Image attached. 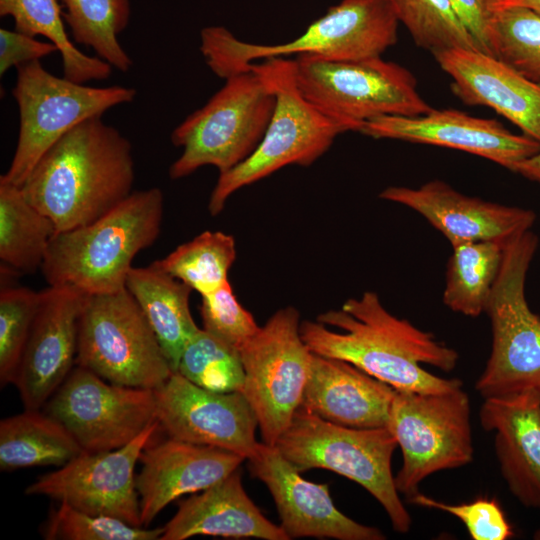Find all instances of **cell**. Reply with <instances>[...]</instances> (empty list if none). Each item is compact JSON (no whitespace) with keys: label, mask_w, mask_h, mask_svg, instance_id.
<instances>
[{"label":"cell","mask_w":540,"mask_h":540,"mask_svg":"<svg viewBox=\"0 0 540 540\" xmlns=\"http://www.w3.org/2000/svg\"><path fill=\"white\" fill-rule=\"evenodd\" d=\"M154 393L160 429L168 437L225 449L246 460L256 451L258 421L242 392L210 391L174 372Z\"/></svg>","instance_id":"cell-16"},{"label":"cell","mask_w":540,"mask_h":540,"mask_svg":"<svg viewBox=\"0 0 540 540\" xmlns=\"http://www.w3.org/2000/svg\"><path fill=\"white\" fill-rule=\"evenodd\" d=\"M74 41L92 48L102 60L121 72L133 62L118 41L127 27L130 0H61Z\"/></svg>","instance_id":"cell-31"},{"label":"cell","mask_w":540,"mask_h":540,"mask_svg":"<svg viewBox=\"0 0 540 540\" xmlns=\"http://www.w3.org/2000/svg\"><path fill=\"white\" fill-rule=\"evenodd\" d=\"M260 65L275 93L274 112L254 152L233 169L219 174L208 203L212 216L218 215L229 197L241 188L288 165L309 166L338 135L356 132L352 125L327 116L303 96L294 78L292 59L269 58Z\"/></svg>","instance_id":"cell-7"},{"label":"cell","mask_w":540,"mask_h":540,"mask_svg":"<svg viewBox=\"0 0 540 540\" xmlns=\"http://www.w3.org/2000/svg\"><path fill=\"white\" fill-rule=\"evenodd\" d=\"M534 539L540 540V530L534 534Z\"/></svg>","instance_id":"cell-44"},{"label":"cell","mask_w":540,"mask_h":540,"mask_svg":"<svg viewBox=\"0 0 540 540\" xmlns=\"http://www.w3.org/2000/svg\"><path fill=\"white\" fill-rule=\"evenodd\" d=\"M177 373L214 392H242L244 368L240 353L199 329L186 344Z\"/></svg>","instance_id":"cell-34"},{"label":"cell","mask_w":540,"mask_h":540,"mask_svg":"<svg viewBox=\"0 0 540 540\" xmlns=\"http://www.w3.org/2000/svg\"><path fill=\"white\" fill-rule=\"evenodd\" d=\"M507 243L473 241L451 245L443 291L446 307L468 317L485 313Z\"/></svg>","instance_id":"cell-29"},{"label":"cell","mask_w":540,"mask_h":540,"mask_svg":"<svg viewBox=\"0 0 540 540\" xmlns=\"http://www.w3.org/2000/svg\"><path fill=\"white\" fill-rule=\"evenodd\" d=\"M41 409L0 421V468L2 471L37 466H63L83 450L56 419Z\"/></svg>","instance_id":"cell-27"},{"label":"cell","mask_w":540,"mask_h":540,"mask_svg":"<svg viewBox=\"0 0 540 540\" xmlns=\"http://www.w3.org/2000/svg\"><path fill=\"white\" fill-rule=\"evenodd\" d=\"M86 298L67 285H49L40 291L14 383L25 409L43 408L76 365L79 319Z\"/></svg>","instance_id":"cell-17"},{"label":"cell","mask_w":540,"mask_h":540,"mask_svg":"<svg viewBox=\"0 0 540 540\" xmlns=\"http://www.w3.org/2000/svg\"><path fill=\"white\" fill-rule=\"evenodd\" d=\"M360 133L464 151L512 171L540 150V142L510 132L495 119L479 118L455 109H432L417 116L387 115L362 124Z\"/></svg>","instance_id":"cell-18"},{"label":"cell","mask_w":540,"mask_h":540,"mask_svg":"<svg viewBox=\"0 0 540 540\" xmlns=\"http://www.w3.org/2000/svg\"><path fill=\"white\" fill-rule=\"evenodd\" d=\"M292 65L303 96L327 116L352 125L356 132L376 117L417 116L433 109L420 96L413 74L381 56L333 60L298 55Z\"/></svg>","instance_id":"cell-9"},{"label":"cell","mask_w":540,"mask_h":540,"mask_svg":"<svg viewBox=\"0 0 540 540\" xmlns=\"http://www.w3.org/2000/svg\"><path fill=\"white\" fill-rule=\"evenodd\" d=\"M134 180L130 141L98 116L79 123L51 146L21 189L58 233L107 214L133 192Z\"/></svg>","instance_id":"cell-2"},{"label":"cell","mask_w":540,"mask_h":540,"mask_svg":"<svg viewBox=\"0 0 540 540\" xmlns=\"http://www.w3.org/2000/svg\"><path fill=\"white\" fill-rule=\"evenodd\" d=\"M236 254L233 236L204 231L152 263L204 296L229 281Z\"/></svg>","instance_id":"cell-32"},{"label":"cell","mask_w":540,"mask_h":540,"mask_svg":"<svg viewBox=\"0 0 540 540\" xmlns=\"http://www.w3.org/2000/svg\"><path fill=\"white\" fill-rule=\"evenodd\" d=\"M503 7H524L540 14V0H505L500 8Z\"/></svg>","instance_id":"cell-43"},{"label":"cell","mask_w":540,"mask_h":540,"mask_svg":"<svg viewBox=\"0 0 540 540\" xmlns=\"http://www.w3.org/2000/svg\"><path fill=\"white\" fill-rule=\"evenodd\" d=\"M164 528L134 526L118 518L80 511L59 502L53 508L41 534L47 540H160Z\"/></svg>","instance_id":"cell-37"},{"label":"cell","mask_w":540,"mask_h":540,"mask_svg":"<svg viewBox=\"0 0 540 540\" xmlns=\"http://www.w3.org/2000/svg\"><path fill=\"white\" fill-rule=\"evenodd\" d=\"M408 501L451 514L464 524L473 540H507L514 536L513 528L496 498L479 497L467 503L451 504L418 492Z\"/></svg>","instance_id":"cell-39"},{"label":"cell","mask_w":540,"mask_h":540,"mask_svg":"<svg viewBox=\"0 0 540 540\" xmlns=\"http://www.w3.org/2000/svg\"><path fill=\"white\" fill-rule=\"evenodd\" d=\"M251 475L270 491L280 526L290 539L301 537L337 540H383L376 527L363 525L339 511L327 484L304 479L274 445L258 444L248 459Z\"/></svg>","instance_id":"cell-19"},{"label":"cell","mask_w":540,"mask_h":540,"mask_svg":"<svg viewBox=\"0 0 540 540\" xmlns=\"http://www.w3.org/2000/svg\"><path fill=\"white\" fill-rule=\"evenodd\" d=\"M126 288L142 309L173 372H177L182 352L200 329L190 310L188 285L151 263L132 267Z\"/></svg>","instance_id":"cell-26"},{"label":"cell","mask_w":540,"mask_h":540,"mask_svg":"<svg viewBox=\"0 0 540 540\" xmlns=\"http://www.w3.org/2000/svg\"><path fill=\"white\" fill-rule=\"evenodd\" d=\"M163 528L160 540L193 536L290 540L282 527L269 521L249 498L242 485L240 467L182 500Z\"/></svg>","instance_id":"cell-25"},{"label":"cell","mask_w":540,"mask_h":540,"mask_svg":"<svg viewBox=\"0 0 540 540\" xmlns=\"http://www.w3.org/2000/svg\"><path fill=\"white\" fill-rule=\"evenodd\" d=\"M492 56L540 87V14L503 7L495 16Z\"/></svg>","instance_id":"cell-35"},{"label":"cell","mask_w":540,"mask_h":540,"mask_svg":"<svg viewBox=\"0 0 540 540\" xmlns=\"http://www.w3.org/2000/svg\"><path fill=\"white\" fill-rule=\"evenodd\" d=\"M512 172L540 184V150L531 157L516 164Z\"/></svg>","instance_id":"cell-42"},{"label":"cell","mask_w":540,"mask_h":540,"mask_svg":"<svg viewBox=\"0 0 540 540\" xmlns=\"http://www.w3.org/2000/svg\"><path fill=\"white\" fill-rule=\"evenodd\" d=\"M300 334L311 352L349 362L397 391L437 393L463 384L423 368L426 364L450 372L457 365V351L392 315L372 291L321 313L316 322H301Z\"/></svg>","instance_id":"cell-1"},{"label":"cell","mask_w":540,"mask_h":540,"mask_svg":"<svg viewBox=\"0 0 540 540\" xmlns=\"http://www.w3.org/2000/svg\"><path fill=\"white\" fill-rule=\"evenodd\" d=\"M390 1L415 44L432 55L453 48L480 50L450 0Z\"/></svg>","instance_id":"cell-33"},{"label":"cell","mask_w":540,"mask_h":540,"mask_svg":"<svg viewBox=\"0 0 540 540\" xmlns=\"http://www.w3.org/2000/svg\"><path fill=\"white\" fill-rule=\"evenodd\" d=\"M479 419L495 434L496 458L509 491L523 506L540 508V391L485 398Z\"/></svg>","instance_id":"cell-23"},{"label":"cell","mask_w":540,"mask_h":540,"mask_svg":"<svg viewBox=\"0 0 540 540\" xmlns=\"http://www.w3.org/2000/svg\"><path fill=\"white\" fill-rule=\"evenodd\" d=\"M379 197L424 217L451 245L473 241L509 242L531 229L534 211L467 196L441 180L418 188L390 186Z\"/></svg>","instance_id":"cell-20"},{"label":"cell","mask_w":540,"mask_h":540,"mask_svg":"<svg viewBox=\"0 0 540 540\" xmlns=\"http://www.w3.org/2000/svg\"><path fill=\"white\" fill-rule=\"evenodd\" d=\"M505 0H450L451 5L477 43L478 48L492 55L494 21Z\"/></svg>","instance_id":"cell-40"},{"label":"cell","mask_w":540,"mask_h":540,"mask_svg":"<svg viewBox=\"0 0 540 540\" xmlns=\"http://www.w3.org/2000/svg\"><path fill=\"white\" fill-rule=\"evenodd\" d=\"M40 292L21 286H1L0 383L14 384L39 307Z\"/></svg>","instance_id":"cell-36"},{"label":"cell","mask_w":540,"mask_h":540,"mask_svg":"<svg viewBox=\"0 0 540 540\" xmlns=\"http://www.w3.org/2000/svg\"><path fill=\"white\" fill-rule=\"evenodd\" d=\"M299 312L277 310L242 348V394L258 421L263 442L275 445L301 406L312 352L300 334Z\"/></svg>","instance_id":"cell-13"},{"label":"cell","mask_w":540,"mask_h":540,"mask_svg":"<svg viewBox=\"0 0 540 540\" xmlns=\"http://www.w3.org/2000/svg\"><path fill=\"white\" fill-rule=\"evenodd\" d=\"M537 248L538 237L531 230L505 246L485 309L492 345L475 384L484 399L540 391V317L525 297L526 277Z\"/></svg>","instance_id":"cell-8"},{"label":"cell","mask_w":540,"mask_h":540,"mask_svg":"<svg viewBox=\"0 0 540 540\" xmlns=\"http://www.w3.org/2000/svg\"><path fill=\"white\" fill-rule=\"evenodd\" d=\"M399 19L390 0H342L292 41L264 45L242 41L223 26L201 30L200 51L218 77L255 60L315 55L333 60L381 56L397 42Z\"/></svg>","instance_id":"cell-4"},{"label":"cell","mask_w":540,"mask_h":540,"mask_svg":"<svg viewBox=\"0 0 540 540\" xmlns=\"http://www.w3.org/2000/svg\"><path fill=\"white\" fill-rule=\"evenodd\" d=\"M0 15L14 20V30L33 37L41 35L55 44L61 54L65 78L86 83L110 77L109 63L84 54L69 39L57 0H0Z\"/></svg>","instance_id":"cell-30"},{"label":"cell","mask_w":540,"mask_h":540,"mask_svg":"<svg viewBox=\"0 0 540 540\" xmlns=\"http://www.w3.org/2000/svg\"><path fill=\"white\" fill-rule=\"evenodd\" d=\"M450 76L453 93L467 105L486 106L540 142V87L502 60L477 49L433 55Z\"/></svg>","instance_id":"cell-22"},{"label":"cell","mask_w":540,"mask_h":540,"mask_svg":"<svg viewBox=\"0 0 540 540\" xmlns=\"http://www.w3.org/2000/svg\"><path fill=\"white\" fill-rule=\"evenodd\" d=\"M76 365L113 384L153 390L174 373L126 287L87 295L79 319Z\"/></svg>","instance_id":"cell-11"},{"label":"cell","mask_w":540,"mask_h":540,"mask_svg":"<svg viewBox=\"0 0 540 540\" xmlns=\"http://www.w3.org/2000/svg\"><path fill=\"white\" fill-rule=\"evenodd\" d=\"M136 93L131 87H92L58 77L40 60L18 66L12 89L19 111L18 139L10 166L0 179L21 187L63 135L114 106L132 102Z\"/></svg>","instance_id":"cell-10"},{"label":"cell","mask_w":540,"mask_h":540,"mask_svg":"<svg viewBox=\"0 0 540 540\" xmlns=\"http://www.w3.org/2000/svg\"><path fill=\"white\" fill-rule=\"evenodd\" d=\"M387 428L402 451L395 484L407 500L428 476L473 460L471 407L462 387L437 393L397 391Z\"/></svg>","instance_id":"cell-12"},{"label":"cell","mask_w":540,"mask_h":540,"mask_svg":"<svg viewBox=\"0 0 540 540\" xmlns=\"http://www.w3.org/2000/svg\"><path fill=\"white\" fill-rule=\"evenodd\" d=\"M397 390L353 364L312 352L301 406L351 428L387 427Z\"/></svg>","instance_id":"cell-24"},{"label":"cell","mask_w":540,"mask_h":540,"mask_svg":"<svg viewBox=\"0 0 540 540\" xmlns=\"http://www.w3.org/2000/svg\"><path fill=\"white\" fill-rule=\"evenodd\" d=\"M43 408L88 453L119 449L158 421L153 389L113 384L79 365Z\"/></svg>","instance_id":"cell-14"},{"label":"cell","mask_w":540,"mask_h":540,"mask_svg":"<svg viewBox=\"0 0 540 540\" xmlns=\"http://www.w3.org/2000/svg\"><path fill=\"white\" fill-rule=\"evenodd\" d=\"M200 314L203 329L239 353L260 329L236 298L229 281L202 296Z\"/></svg>","instance_id":"cell-38"},{"label":"cell","mask_w":540,"mask_h":540,"mask_svg":"<svg viewBox=\"0 0 540 540\" xmlns=\"http://www.w3.org/2000/svg\"><path fill=\"white\" fill-rule=\"evenodd\" d=\"M159 429L156 421L119 449L82 452L59 469L37 478L25 493L47 496L83 512L142 526L134 471L143 449Z\"/></svg>","instance_id":"cell-15"},{"label":"cell","mask_w":540,"mask_h":540,"mask_svg":"<svg viewBox=\"0 0 540 540\" xmlns=\"http://www.w3.org/2000/svg\"><path fill=\"white\" fill-rule=\"evenodd\" d=\"M275 103L260 63L228 76L204 106L172 131V144L183 151L169 168L170 178L186 177L203 166L222 174L245 161L261 142Z\"/></svg>","instance_id":"cell-5"},{"label":"cell","mask_w":540,"mask_h":540,"mask_svg":"<svg viewBox=\"0 0 540 540\" xmlns=\"http://www.w3.org/2000/svg\"><path fill=\"white\" fill-rule=\"evenodd\" d=\"M274 446L301 473L323 468L356 482L380 503L396 532L410 530L391 467L398 444L387 427L341 426L300 406Z\"/></svg>","instance_id":"cell-6"},{"label":"cell","mask_w":540,"mask_h":540,"mask_svg":"<svg viewBox=\"0 0 540 540\" xmlns=\"http://www.w3.org/2000/svg\"><path fill=\"white\" fill-rule=\"evenodd\" d=\"M52 220L35 208L21 187L0 179V259L21 273L41 269L56 234Z\"/></svg>","instance_id":"cell-28"},{"label":"cell","mask_w":540,"mask_h":540,"mask_svg":"<svg viewBox=\"0 0 540 540\" xmlns=\"http://www.w3.org/2000/svg\"><path fill=\"white\" fill-rule=\"evenodd\" d=\"M246 460L234 452L168 437L143 449L136 476L142 526L147 527L171 502L207 489Z\"/></svg>","instance_id":"cell-21"},{"label":"cell","mask_w":540,"mask_h":540,"mask_svg":"<svg viewBox=\"0 0 540 540\" xmlns=\"http://www.w3.org/2000/svg\"><path fill=\"white\" fill-rule=\"evenodd\" d=\"M58 48L51 42H42L35 37L4 28L0 29V75L10 68L40 60Z\"/></svg>","instance_id":"cell-41"},{"label":"cell","mask_w":540,"mask_h":540,"mask_svg":"<svg viewBox=\"0 0 540 540\" xmlns=\"http://www.w3.org/2000/svg\"><path fill=\"white\" fill-rule=\"evenodd\" d=\"M163 212V193L152 187L133 191L92 223L56 233L41 266L46 282L86 295L125 288L135 256L157 240Z\"/></svg>","instance_id":"cell-3"}]
</instances>
